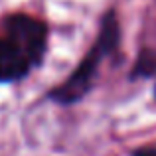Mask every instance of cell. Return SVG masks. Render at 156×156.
Wrapping results in <instances>:
<instances>
[{"instance_id": "obj_1", "label": "cell", "mask_w": 156, "mask_h": 156, "mask_svg": "<svg viewBox=\"0 0 156 156\" xmlns=\"http://www.w3.org/2000/svg\"><path fill=\"white\" fill-rule=\"evenodd\" d=\"M119 42H121V26H119L117 14H115L113 10H109V12H105L103 18H101V28H99V34H97V40H95V44H93V48H89L87 55L81 59L79 67H77L61 85L53 87L51 91L48 93V97H50L51 101H55V103H59V105L79 103V101L91 91L101 61L117 50Z\"/></svg>"}, {"instance_id": "obj_2", "label": "cell", "mask_w": 156, "mask_h": 156, "mask_svg": "<svg viewBox=\"0 0 156 156\" xmlns=\"http://www.w3.org/2000/svg\"><path fill=\"white\" fill-rule=\"evenodd\" d=\"M4 36L20 48L34 67L44 61L48 48V26L42 20L28 14H10L4 18Z\"/></svg>"}, {"instance_id": "obj_3", "label": "cell", "mask_w": 156, "mask_h": 156, "mask_svg": "<svg viewBox=\"0 0 156 156\" xmlns=\"http://www.w3.org/2000/svg\"><path fill=\"white\" fill-rule=\"evenodd\" d=\"M32 67V61L20 51L18 46H14L6 36L0 38V83L24 79Z\"/></svg>"}, {"instance_id": "obj_4", "label": "cell", "mask_w": 156, "mask_h": 156, "mask_svg": "<svg viewBox=\"0 0 156 156\" xmlns=\"http://www.w3.org/2000/svg\"><path fill=\"white\" fill-rule=\"evenodd\" d=\"M156 73V50L144 48L136 55L133 69H130V79H148Z\"/></svg>"}, {"instance_id": "obj_5", "label": "cell", "mask_w": 156, "mask_h": 156, "mask_svg": "<svg viewBox=\"0 0 156 156\" xmlns=\"http://www.w3.org/2000/svg\"><path fill=\"white\" fill-rule=\"evenodd\" d=\"M133 156H156V148L154 146H142V148L134 150Z\"/></svg>"}]
</instances>
